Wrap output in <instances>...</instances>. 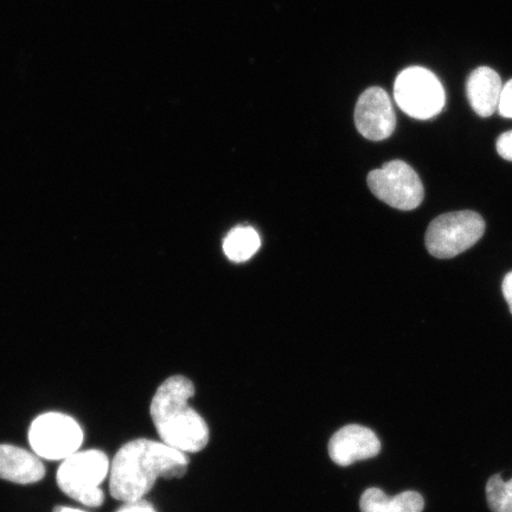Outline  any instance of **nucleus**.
<instances>
[{
	"label": "nucleus",
	"instance_id": "20e7f679",
	"mask_svg": "<svg viewBox=\"0 0 512 512\" xmlns=\"http://www.w3.org/2000/svg\"><path fill=\"white\" fill-rule=\"evenodd\" d=\"M485 232L483 217L465 210L433 220L426 233V247L435 258L451 259L475 246Z\"/></svg>",
	"mask_w": 512,
	"mask_h": 512
},
{
	"label": "nucleus",
	"instance_id": "423d86ee",
	"mask_svg": "<svg viewBox=\"0 0 512 512\" xmlns=\"http://www.w3.org/2000/svg\"><path fill=\"white\" fill-rule=\"evenodd\" d=\"M29 443L32 451L40 458L64 460L80 451L83 431L72 416L50 412L32 421Z\"/></svg>",
	"mask_w": 512,
	"mask_h": 512
},
{
	"label": "nucleus",
	"instance_id": "0eeeda50",
	"mask_svg": "<svg viewBox=\"0 0 512 512\" xmlns=\"http://www.w3.org/2000/svg\"><path fill=\"white\" fill-rule=\"evenodd\" d=\"M369 189L388 206L399 210H413L424 201V185L407 163L392 160L368 175Z\"/></svg>",
	"mask_w": 512,
	"mask_h": 512
},
{
	"label": "nucleus",
	"instance_id": "6ab92c4d",
	"mask_svg": "<svg viewBox=\"0 0 512 512\" xmlns=\"http://www.w3.org/2000/svg\"><path fill=\"white\" fill-rule=\"evenodd\" d=\"M53 512H86L75 508L70 507H56Z\"/></svg>",
	"mask_w": 512,
	"mask_h": 512
},
{
	"label": "nucleus",
	"instance_id": "f257e3e1",
	"mask_svg": "<svg viewBox=\"0 0 512 512\" xmlns=\"http://www.w3.org/2000/svg\"><path fill=\"white\" fill-rule=\"evenodd\" d=\"M187 454L162 441L136 439L120 448L110 470V492L119 502L142 501L158 478H182L188 471Z\"/></svg>",
	"mask_w": 512,
	"mask_h": 512
},
{
	"label": "nucleus",
	"instance_id": "6e6552de",
	"mask_svg": "<svg viewBox=\"0 0 512 512\" xmlns=\"http://www.w3.org/2000/svg\"><path fill=\"white\" fill-rule=\"evenodd\" d=\"M355 124L358 132L373 142L392 136L396 115L384 89L371 87L360 96L355 108Z\"/></svg>",
	"mask_w": 512,
	"mask_h": 512
},
{
	"label": "nucleus",
	"instance_id": "ddd939ff",
	"mask_svg": "<svg viewBox=\"0 0 512 512\" xmlns=\"http://www.w3.org/2000/svg\"><path fill=\"white\" fill-rule=\"evenodd\" d=\"M261 240L258 232L252 227H236L227 235L223 242V251L230 261L245 262L259 251Z\"/></svg>",
	"mask_w": 512,
	"mask_h": 512
},
{
	"label": "nucleus",
	"instance_id": "2eb2a0df",
	"mask_svg": "<svg viewBox=\"0 0 512 512\" xmlns=\"http://www.w3.org/2000/svg\"><path fill=\"white\" fill-rule=\"evenodd\" d=\"M498 111L502 117L512 119V80L503 86Z\"/></svg>",
	"mask_w": 512,
	"mask_h": 512
},
{
	"label": "nucleus",
	"instance_id": "39448f33",
	"mask_svg": "<svg viewBox=\"0 0 512 512\" xmlns=\"http://www.w3.org/2000/svg\"><path fill=\"white\" fill-rule=\"evenodd\" d=\"M394 95L401 110L414 119H432L445 106L443 85L430 70L421 67L407 68L400 73Z\"/></svg>",
	"mask_w": 512,
	"mask_h": 512
},
{
	"label": "nucleus",
	"instance_id": "f03ea898",
	"mask_svg": "<svg viewBox=\"0 0 512 512\" xmlns=\"http://www.w3.org/2000/svg\"><path fill=\"white\" fill-rule=\"evenodd\" d=\"M195 386L187 377L172 376L157 389L151 416L162 443L185 454L198 453L209 443V427L189 406Z\"/></svg>",
	"mask_w": 512,
	"mask_h": 512
},
{
	"label": "nucleus",
	"instance_id": "9b49d317",
	"mask_svg": "<svg viewBox=\"0 0 512 512\" xmlns=\"http://www.w3.org/2000/svg\"><path fill=\"white\" fill-rule=\"evenodd\" d=\"M502 80L494 69L479 67L467 80L466 92L470 104L480 117L488 118L498 110Z\"/></svg>",
	"mask_w": 512,
	"mask_h": 512
},
{
	"label": "nucleus",
	"instance_id": "f8f14e48",
	"mask_svg": "<svg viewBox=\"0 0 512 512\" xmlns=\"http://www.w3.org/2000/svg\"><path fill=\"white\" fill-rule=\"evenodd\" d=\"M424 507V498L415 491L388 497L382 490L371 488L364 491L360 501L362 512H422Z\"/></svg>",
	"mask_w": 512,
	"mask_h": 512
},
{
	"label": "nucleus",
	"instance_id": "4468645a",
	"mask_svg": "<svg viewBox=\"0 0 512 512\" xmlns=\"http://www.w3.org/2000/svg\"><path fill=\"white\" fill-rule=\"evenodd\" d=\"M486 499L494 512H512V478L504 480L501 475L492 476L486 484Z\"/></svg>",
	"mask_w": 512,
	"mask_h": 512
},
{
	"label": "nucleus",
	"instance_id": "dca6fc26",
	"mask_svg": "<svg viewBox=\"0 0 512 512\" xmlns=\"http://www.w3.org/2000/svg\"><path fill=\"white\" fill-rule=\"evenodd\" d=\"M498 155L512 162V131L505 132L497 140Z\"/></svg>",
	"mask_w": 512,
	"mask_h": 512
},
{
	"label": "nucleus",
	"instance_id": "f3484780",
	"mask_svg": "<svg viewBox=\"0 0 512 512\" xmlns=\"http://www.w3.org/2000/svg\"><path fill=\"white\" fill-rule=\"evenodd\" d=\"M117 512H157L153 505L142 499V501L124 503Z\"/></svg>",
	"mask_w": 512,
	"mask_h": 512
},
{
	"label": "nucleus",
	"instance_id": "1a4fd4ad",
	"mask_svg": "<svg viewBox=\"0 0 512 512\" xmlns=\"http://www.w3.org/2000/svg\"><path fill=\"white\" fill-rule=\"evenodd\" d=\"M328 450L332 462L339 466H350L376 457L381 452V443L369 428L348 425L332 435Z\"/></svg>",
	"mask_w": 512,
	"mask_h": 512
},
{
	"label": "nucleus",
	"instance_id": "7ed1b4c3",
	"mask_svg": "<svg viewBox=\"0 0 512 512\" xmlns=\"http://www.w3.org/2000/svg\"><path fill=\"white\" fill-rule=\"evenodd\" d=\"M110 470V460L104 452L78 451L62 460L56 482L64 495L86 507L98 508L105 501L100 486L110 475Z\"/></svg>",
	"mask_w": 512,
	"mask_h": 512
},
{
	"label": "nucleus",
	"instance_id": "a211bd4d",
	"mask_svg": "<svg viewBox=\"0 0 512 512\" xmlns=\"http://www.w3.org/2000/svg\"><path fill=\"white\" fill-rule=\"evenodd\" d=\"M502 288H503L504 298H505V300H507L509 309L512 313V272L505 275Z\"/></svg>",
	"mask_w": 512,
	"mask_h": 512
},
{
	"label": "nucleus",
	"instance_id": "9d476101",
	"mask_svg": "<svg viewBox=\"0 0 512 512\" xmlns=\"http://www.w3.org/2000/svg\"><path fill=\"white\" fill-rule=\"evenodd\" d=\"M46 476V467L35 453L14 445H0V478L15 484H34Z\"/></svg>",
	"mask_w": 512,
	"mask_h": 512
}]
</instances>
